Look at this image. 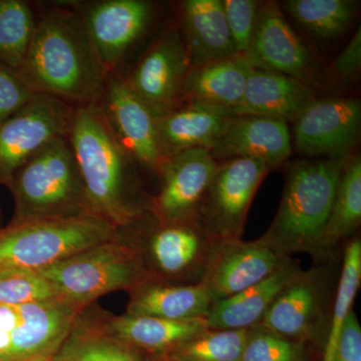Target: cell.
Wrapping results in <instances>:
<instances>
[{"label": "cell", "instance_id": "5bb4252c", "mask_svg": "<svg viewBox=\"0 0 361 361\" xmlns=\"http://www.w3.org/2000/svg\"><path fill=\"white\" fill-rule=\"evenodd\" d=\"M289 260L290 257L280 255L261 238L217 239L200 282L214 300H219L262 281Z\"/></svg>", "mask_w": 361, "mask_h": 361}, {"label": "cell", "instance_id": "e0dca14e", "mask_svg": "<svg viewBox=\"0 0 361 361\" xmlns=\"http://www.w3.org/2000/svg\"><path fill=\"white\" fill-rule=\"evenodd\" d=\"M245 56L254 68L282 73L313 87L315 65L312 56L285 20L276 2L261 4Z\"/></svg>", "mask_w": 361, "mask_h": 361}, {"label": "cell", "instance_id": "44dd1931", "mask_svg": "<svg viewBox=\"0 0 361 361\" xmlns=\"http://www.w3.org/2000/svg\"><path fill=\"white\" fill-rule=\"evenodd\" d=\"M179 30L191 68L238 54L221 0L182 2Z\"/></svg>", "mask_w": 361, "mask_h": 361}, {"label": "cell", "instance_id": "52a82bcc", "mask_svg": "<svg viewBox=\"0 0 361 361\" xmlns=\"http://www.w3.org/2000/svg\"><path fill=\"white\" fill-rule=\"evenodd\" d=\"M92 47L109 73L122 75L133 49L148 32L155 6L147 0L73 1Z\"/></svg>", "mask_w": 361, "mask_h": 361}, {"label": "cell", "instance_id": "484cf974", "mask_svg": "<svg viewBox=\"0 0 361 361\" xmlns=\"http://www.w3.org/2000/svg\"><path fill=\"white\" fill-rule=\"evenodd\" d=\"M361 223V160L350 155L344 164L329 220L320 241L318 258L331 253Z\"/></svg>", "mask_w": 361, "mask_h": 361}, {"label": "cell", "instance_id": "4dcf8cb0", "mask_svg": "<svg viewBox=\"0 0 361 361\" xmlns=\"http://www.w3.org/2000/svg\"><path fill=\"white\" fill-rule=\"evenodd\" d=\"M250 329H206L172 351L179 361H241Z\"/></svg>", "mask_w": 361, "mask_h": 361}, {"label": "cell", "instance_id": "f35d334b", "mask_svg": "<svg viewBox=\"0 0 361 361\" xmlns=\"http://www.w3.org/2000/svg\"><path fill=\"white\" fill-rule=\"evenodd\" d=\"M25 361H51V356H40V357L32 358Z\"/></svg>", "mask_w": 361, "mask_h": 361}, {"label": "cell", "instance_id": "6da1fadb", "mask_svg": "<svg viewBox=\"0 0 361 361\" xmlns=\"http://www.w3.org/2000/svg\"><path fill=\"white\" fill-rule=\"evenodd\" d=\"M20 71L35 94L56 97L73 106L99 99L109 75L73 1L39 9Z\"/></svg>", "mask_w": 361, "mask_h": 361}, {"label": "cell", "instance_id": "277c9868", "mask_svg": "<svg viewBox=\"0 0 361 361\" xmlns=\"http://www.w3.org/2000/svg\"><path fill=\"white\" fill-rule=\"evenodd\" d=\"M6 186L16 206L13 222L92 214L68 135L45 145Z\"/></svg>", "mask_w": 361, "mask_h": 361}, {"label": "cell", "instance_id": "1f68e13d", "mask_svg": "<svg viewBox=\"0 0 361 361\" xmlns=\"http://www.w3.org/2000/svg\"><path fill=\"white\" fill-rule=\"evenodd\" d=\"M63 299L39 272L16 271L0 274V304L25 305Z\"/></svg>", "mask_w": 361, "mask_h": 361}, {"label": "cell", "instance_id": "8992f818", "mask_svg": "<svg viewBox=\"0 0 361 361\" xmlns=\"http://www.w3.org/2000/svg\"><path fill=\"white\" fill-rule=\"evenodd\" d=\"M39 273L63 299L82 307L104 294L135 289L154 281L139 247L126 241L123 235L78 252Z\"/></svg>", "mask_w": 361, "mask_h": 361}, {"label": "cell", "instance_id": "9a60e30c", "mask_svg": "<svg viewBox=\"0 0 361 361\" xmlns=\"http://www.w3.org/2000/svg\"><path fill=\"white\" fill-rule=\"evenodd\" d=\"M329 297L325 273L302 271L275 299L256 327L300 343L313 341L326 319Z\"/></svg>", "mask_w": 361, "mask_h": 361}, {"label": "cell", "instance_id": "8fae6325", "mask_svg": "<svg viewBox=\"0 0 361 361\" xmlns=\"http://www.w3.org/2000/svg\"><path fill=\"white\" fill-rule=\"evenodd\" d=\"M217 160L208 149H188L166 159L159 177L158 195L149 199V213L160 223L199 218V209L217 171Z\"/></svg>", "mask_w": 361, "mask_h": 361}, {"label": "cell", "instance_id": "4fadbf2b", "mask_svg": "<svg viewBox=\"0 0 361 361\" xmlns=\"http://www.w3.org/2000/svg\"><path fill=\"white\" fill-rule=\"evenodd\" d=\"M99 99L111 129L137 167L158 175L166 159L159 142L156 116L118 73H109Z\"/></svg>", "mask_w": 361, "mask_h": 361}, {"label": "cell", "instance_id": "74e56055", "mask_svg": "<svg viewBox=\"0 0 361 361\" xmlns=\"http://www.w3.org/2000/svg\"><path fill=\"white\" fill-rule=\"evenodd\" d=\"M20 318V305L0 304V361H9L11 336Z\"/></svg>", "mask_w": 361, "mask_h": 361}, {"label": "cell", "instance_id": "e575fe53", "mask_svg": "<svg viewBox=\"0 0 361 361\" xmlns=\"http://www.w3.org/2000/svg\"><path fill=\"white\" fill-rule=\"evenodd\" d=\"M35 94L20 71L0 61V123L25 106Z\"/></svg>", "mask_w": 361, "mask_h": 361}, {"label": "cell", "instance_id": "7c38bea8", "mask_svg": "<svg viewBox=\"0 0 361 361\" xmlns=\"http://www.w3.org/2000/svg\"><path fill=\"white\" fill-rule=\"evenodd\" d=\"M152 219L154 225L142 244L146 247L137 246L154 281L160 275L192 277L195 283H199L217 239L206 231L199 218L176 223H160L153 216Z\"/></svg>", "mask_w": 361, "mask_h": 361}, {"label": "cell", "instance_id": "ac0fdd59", "mask_svg": "<svg viewBox=\"0 0 361 361\" xmlns=\"http://www.w3.org/2000/svg\"><path fill=\"white\" fill-rule=\"evenodd\" d=\"M209 151L217 161L255 159L273 169L291 155V135L288 126L281 121L237 116Z\"/></svg>", "mask_w": 361, "mask_h": 361}, {"label": "cell", "instance_id": "5b68a950", "mask_svg": "<svg viewBox=\"0 0 361 361\" xmlns=\"http://www.w3.org/2000/svg\"><path fill=\"white\" fill-rule=\"evenodd\" d=\"M122 236V230L94 215L11 222L0 230V274L39 272L78 252Z\"/></svg>", "mask_w": 361, "mask_h": 361}, {"label": "cell", "instance_id": "836d02e7", "mask_svg": "<svg viewBox=\"0 0 361 361\" xmlns=\"http://www.w3.org/2000/svg\"><path fill=\"white\" fill-rule=\"evenodd\" d=\"M223 6L237 54L245 56L250 47L261 4L255 0H224Z\"/></svg>", "mask_w": 361, "mask_h": 361}, {"label": "cell", "instance_id": "7402d4cb", "mask_svg": "<svg viewBox=\"0 0 361 361\" xmlns=\"http://www.w3.org/2000/svg\"><path fill=\"white\" fill-rule=\"evenodd\" d=\"M302 270L293 261L244 290L214 301L206 316L209 329H252L258 326L279 294Z\"/></svg>", "mask_w": 361, "mask_h": 361}, {"label": "cell", "instance_id": "ffe728a7", "mask_svg": "<svg viewBox=\"0 0 361 361\" xmlns=\"http://www.w3.org/2000/svg\"><path fill=\"white\" fill-rule=\"evenodd\" d=\"M316 99L315 90L296 78L253 68L247 80L237 116H257L281 122H294Z\"/></svg>", "mask_w": 361, "mask_h": 361}, {"label": "cell", "instance_id": "ba28073f", "mask_svg": "<svg viewBox=\"0 0 361 361\" xmlns=\"http://www.w3.org/2000/svg\"><path fill=\"white\" fill-rule=\"evenodd\" d=\"M270 170L255 159L219 163L199 209V219L213 238H241L251 202Z\"/></svg>", "mask_w": 361, "mask_h": 361}, {"label": "cell", "instance_id": "603a6c76", "mask_svg": "<svg viewBox=\"0 0 361 361\" xmlns=\"http://www.w3.org/2000/svg\"><path fill=\"white\" fill-rule=\"evenodd\" d=\"M253 68L245 56L236 54L191 68L183 87V102H196L234 111L243 99Z\"/></svg>", "mask_w": 361, "mask_h": 361}, {"label": "cell", "instance_id": "ab89813d", "mask_svg": "<svg viewBox=\"0 0 361 361\" xmlns=\"http://www.w3.org/2000/svg\"><path fill=\"white\" fill-rule=\"evenodd\" d=\"M169 361H179V360H176V358L173 357V356H172V358H171V360Z\"/></svg>", "mask_w": 361, "mask_h": 361}, {"label": "cell", "instance_id": "f546056e", "mask_svg": "<svg viewBox=\"0 0 361 361\" xmlns=\"http://www.w3.org/2000/svg\"><path fill=\"white\" fill-rule=\"evenodd\" d=\"M361 283V242L355 239L348 243L344 251L343 265L339 278L334 314L327 332L326 344L322 361H334L337 343L344 323L353 312L355 302Z\"/></svg>", "mask_w": 361, "mask_h": 361}, {"label": "cell", "instance_id": "2e32d148", "mask_svg": "<svg viewBox=\"0 0 361 361\" xmlns=\"http://www.w3.org/2000/svg\"><path fill=\"white\" fill-rule=\"evenodd\" d=\"M294 123V144L300 153L327 157L351 154L360 134V102L348 97L316 99Z\"/></svg>", "mask_w": 361, "mask_h": 361}, {"label": "cell", "instance_id": "d590c367", "mask_svg": "<svg viewBox=\"0 0 361 361\" xmlns=\"http://www.w3.org/2000/svg\"><path fill=\"white\" fill-rule=\"evenodd\" d=\"M361 68V30L358 28L343 51L334 61L331 71L341 82H350L360 73Z\"/></svg>", "mask_w": 361, "mask_h": 361}, {"label": "cell", "instance_id": "3957f363", "mask_svg": "<svg viewBox=\"0 0 361 361\" xmlns=\"http://www.w3.org/2000/svg\"><path fill=\"white\" fill-rule=\"evenodd\" d=\"M350 155L292 164L276 216L261 240L286 257L306 252L318 258L342 170Z\"/></svg>", "mask_w": 361, "mask_h": 361}, {"label": "cell", "instance_id": "d4e9b609", "mask_svg": "<svg viewBox=\"0 0 361 361\" xmlns=\"http://www.w3.org/2000/svg\"><path fill=\"white\" fill-rule=\"evenodd\" d=\"M214 301L201 282L167 285L153 281L134 289L127 313L170 320L205 319Z\"/></svg>", "mask_w": 361, "mask_h": 361}, {"label": "cell", "instance_id": "8d00e7d4", "mask_svg": "<svg viewBox=\"0 0 361 361\" xmlns=\"http://www.w3.org/2000/svg\"><path fill=\"white\" fill-rule=\"evenodd\" d=\"M334 361H361V327L353 311L344 323Z\"/></svg>", "mask_w": 361, "mask_h": 361}, {"label": "cell", "instance_id": "9c48e42d", "mask_svg": "<svg viewBox=\"0 0 361 361\" xmlns=\"http://www.w3.org/2000/svg\"><path fill=\"white\" fill-rule=\"evenodd\" d=\"M75 106L37 94L0 123V184L37 152L56 137L68 135Z\"/></svg>", "mask_w": 361, "mask_h": 361}, {"label": "cell", "instance_id": "cb8c5ba5", "mask_svg": "<svg viewBox=\"0 0 361 361\" xmlns=\"http://www.w3.org/2000/svg\"><path fill=\"white\" fill-rule=\"evenodd\" d=\"M104 325L111 336L130 348L151 353H172L208 329L206 319L170 320L128 313L106 319Z\"/></svg>", "mask_w": 361, "mask_h": 361}, {"label": "cell", "instance_id": "4316f807", "mask_svg": "<svg viewBox=\"0 0 361 361\" xmlns=\"http://www.w3.org/2000/svg\"><path fill=\"white\" fill-rule=\"evenodd\" d=\"M54 361H139L134 348L118 341L104 324H85L78 318Z\"/></svg>", "mask_w": 361, "mask_h": 361}, {"label": "cell", "instance_id": "83f0119b", "mask_svg": "<svg viewBox=\"0 0 361 361\" xmlns=\"http://www.w3.org/2000/svg\"><path fill=\"white\" fill-rule=\"evenodd\" d=\"M39 9L25 0H0V61L20 71L37 25Z\"/></svg>", "mask_w": 361, "mask_h": 361}, {"label": "cell", "instance_id": "d6a6232c", "mask_svg": "<svg viewBox=\"0 0 361 361\" xmlns=\"http://www.w3.org/2000/svg\"><path fill=\"white\" fill-rule=\"evenodd\" d=\"M304 343L289 341L260 327L250 329L241 361H304Z\"/></svg>", "mask_w": 361, "mask_h": 361}, {"label": "cell", "instance_id": "f1b7e54d", "mask_svg": "<svg viewBox=\"0 0 361 361\" xmlns=\"http://www.w3.org/2000/svg\"><path fill=\"white\" fill-rule=\"evenodd\" d=\"M283 7L299 25L324 39L345 32L357 11L351 0H287Z\"/></svg>", "mask_w": 361, "mask_h": 361}, {"label": "cell", "instance_id": "7a4b0ae2", "mask_svg": "<svg viewBox=\"0 0 361 361\" xmlns=\"http://www.w3.org/2000/svg\"><path fill=\"white\" fill-rule=\"evenodd\" d=\"M68 137L90 212L120 230L149 214L137 164L111 129L99 99L75 106Z\"/></svg>", "mask_w": 361, "mask_h": 361}, {"label": "cell", "instance_id": "30bf717a", "mask_svg": "<svg viewBox=\"0 0 361 361\" xmlns=\"http://www.w3.org/2000/svg\"><path fill=\"white\" fill-rule=\"evenodd\" d=\"M190 70L179 26L168 23L135 68L123 77L157 118L182 103L183 87Z\"/></svg>", "mask_w": 361, "mask_h": 361}, {"label": "cell", "instance_id": "d6986e66", "mask_svg": "<svg viewBox=\"0 0 361 361\" xmlns=\"http://www.w3.org/2000/svg\"><path fill=\"white\" fill-rule=\"evenodd\" d=\"M234 111L196 102H182L157 118V130L164 158L191 149H208L236 118Z\"/></svg>", "mask_w": 361, "mask_h": 361}]
</instances>
